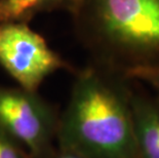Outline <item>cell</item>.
Returning a JSON list of instances; mask_svg holds the SVG:
<instances>
[{
    "label": "cell",
    "mask_w": 159,
    "mask_h": 158,
    "mask_svg": "<svg viewBox=\"0 0 159 158\" xmlns=\"http://www.w3.org/2000/svg\"><path fill=\"white\" fill-rule=\"evenodd\" d=\"M131 86L122 73L96 63L77 72L59 117L57 147L86 158H137Z\"/></svg>",
    "instance_id": "cell-1"
},
{
    "label": "cell",
    "mask_w": 159,
    "mask_h": 158,
    "mask_svg": "<svg viewBox=\"0 0 159 158\" xmlns=\"http://www.w3.org/2000/svg\"><path fill=\"white\" fill-rule=\"evenodd\" d=\"M69 12L93 63L122 74L159 65V0H74Z\"/></svg>",
    "instance_id": "cell-2"
},
{
    "label": "cell",
    "mask_w": 159,
    "mask_h": 158,
    "mask_svg": "<svg viewBox=\"0 0 159 158\" xmlns=\"http://www.w3.org/2000/svg\"><path fill=\"white\" fill-rule=\"evenodd\" d=\"M59 117L38 92L0 86V129L31 158H47L53 151Z\"/></svg>",
    "instance_id": "cell-3"
},
{
    "label": "cell",
    "mask_w": 159,
    "mask_h": 158,
    "mask_svg": "<svg viewBox=\"0 0 159 158\" xmlns=\"http://www.w3.org/2000/svg\"><path fill=\"white\" fill-rule=\"evenodd\" d=\"M0 66L18 86L30 92H38L56 72L72 69L25 23H0Z\"/></svg>",
    "instance_id": "cell-4"
},
{
    "label": "cell",
    "mask_w": 159,
    "mask_h": 158,
    "mask_svg": "<svg viewBox=\"0 0 159 158\" xmlns=\"http://www.w3.org/2000/svg\"><path fill=\"white\" fill-rule=\"evenodd\" d=\"M130 105L137 158H159V97L131 86Z\"/></svg>",
    "instance_id": "cell-5"
},
{
    "label": "cell",
    "mask_w": 159,
    "mask_h": 158,
    "mask_svg": "<svg viewBox=\"0 0 159 158\" xmlns=\"http://www.w3.org/2000/svg\"><path fill=\"white\" fill-rule=\"evenodd\" d=\"M74 0H0V23L29 24L37 15L59 9L69 11Z\"/></svg>",
    "instance_id": "cell-6"
},
{
    "label": "cell",
    "mask_w": 159,
    "mask_h": 158,
    "mask_svg": "<svg viewBox=\"0 0 159 158\" xmlns=\"http://www.w3.org/2000/svg\"><path fill=\"white\" fill-rule=\"evenodd\" d=\"M123 75L131 81L147 83L156 92V96L159 97V65L139 67L125 72Z\"/></svg>",
    "instance_id": "cell-7"
},
{
    "label": "cell",
    "mask_w": 159,
    "mask_h": 158,
    "mask_svg": "<svg viewBox=\"0 0 159 158\" xmlns=\"http://www.w3.org/2000/svg\"><path fill=\"white\" fill-rule=\"evenodd\" d=\"M0 158H31L23 148L0 129Z\"/></svg>",
    "instance_id": "cell-8"
},
{
    "label": "cell",
    "mask_w": 159,
    "mask_h": 158,
    "mask_svg": "<svg viewBox=\"0 0 159 158\" xmlns=\"http://www.w3.org/2000/svg\"><path fill=\"white\" fill-rule=\"evenodd\" d=\"M47 158H86V157L80 155V154L74 152V151L57 147L53 149V151L50 153V155Z\"/></svg>",
    "instance_id": "cell-9"
}]
</instances>
